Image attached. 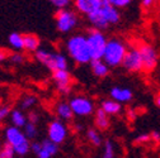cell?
Returning a JSON list of instances; mask_svg holds the SVG:
<instances>
[{"label":"cell","mask_w":160,"mask_h":158,"mask_svg":"<svg viewBox=\"0 0 160 158\" xmlns=\"http://www.w3.org/2000/svg\"><path fill=\"white\" fill-rule=\"evenodd\" d=\"M89 22L95 27V29L101 30L106 29L109 24H116L119 22L121 15H119L118 9L113 8L109 3V0H103L102 7L90 15H88Z\"/></svg>","instance_id":"cell-1"},{"label":"cell","mask_w":160,"mask_h":158,"mask_svg":"<svg viewBox=\"0 0 160 158\" xmlns=\"http://www.w3.org/2000/svg\"><path fill=\"white\" fill-rule=\"evenodd\" d=\"M66 49L72 61L79 65H85L92 61L87 38L84 35H72L66 42Z\"/></svg>","instance_id":"cell-2"},{"label":"cell","mask_w":160,"mask_h":158,"mask_svg":"<svg viewBox=\"0 0 160 158\" xmlns=\"http://www.w3.org/2000/svg\"><path fill=\"white\" fill-rule=\"evenodd\" d=\"M126 52H127V47L122 41L116 38L109 39V41H107V44L102 56V61L108 67H117L119 65H122Z\"/></svg>","instance_id":"cell-3"},{"label":"cell","mask_w":160,"mask_h":158,"mask_svg":"<svg viewBox=\"0 0 160 158\" xmlns=\"http://www.w3.org/2000/svg\"><path fill=\"white\" fill-rule=\"evenodd\" d=\"M5 144H8L14 153L19 156H24L28 153V151H31V143L23 130L13 125L5 129Z\"/></svg>","instance_id":"cell-4"},{"label":"cell","mask_w":160,"mask_h":158,"mask_svg":"<svg viewBox=\"0 0 160 158\" xmlns=\"http://www.w3.org/2000/svg\"><path fill=\"white\" fill-rule=\"evenodd\" d=\"M87 38V43L89 47V52H90V57L92 61L93 60H102V56L107 44V38L106 35L98 29H92L89 30Z\"/></svg>","instance_id":"cell-5"},{"label":"cell","mask_w":160,"mask_h":158,"mask_svg":"<svg viewBox=\"0 0 160 158\" xmlns=\"http://www.w3.org/2000/svg\"><path fill=\"white\" fill-rule=\"evenodd\" d=\"M78 23V16L74 12L69 9L57 10L56 13V27L60 32L68 33L70 32Z\"/></svg>","instance_id":"cell-6"},{"label":"cell","mask_w":160,"mask_h":158,"mask_svg":"<svg viewBox=\"0 0 160 158\" xmlns=\"http://www.w3.org/2000/svg\"><path fill=\"white\" fill-rule=\"evenodd\" d=\"M69 105L72 114L78 116H88L94 111L93 101L85 96H74L70 100Z\"/></svg>","instance_id":"cell-7"},{"label":"cell","mask_w":160,"mask_h":158,"mask_svg":"<svg viewBox=\"0 0 160 158\" xmlns=\"http://www.w3.org/2000/svg\"><path fill=\"white\" fill-rule=\"evenodd\" d=\"M140 56H141V61H142V71L150 72L152 71L156 65H158V53L155 48L150 44L141 43L137 47Z\"/></svg>","instance_id":"cell-8"},{"label":"cell","mask_w":160,"mask_h":158,"mask_svg":"<svg viewBox=\"0 0 160 158\" xmlns=\"http://www.w3.org/2000/svg\"><path fill=\"white\" fill-rule=\"evenodd\" d=\"M48 141L58 146L68 137V127L61 120H53L48 124Z\"/></svg>","instance_id":"cell-9"},{"label":"cell","mask_w":160,"mask_h":158,"mask_svg":"<svg viewBox=\"0 0 160 158\" xmlns=\"http://www.w3.org/2000/svg\"><path fill=\"white\" fill-rule=\"evenodd\" d=\"M122 66L130 72H141L142 71V61H141V56H140L137 47L127 49L126 56L122 61Z\"/></svg>","instance_id":"cell-10"},{"label":"cell","mask_w":160,"mask_h":158,"mask_svg":"<svg viewBox=\"0 0 160 158\" xmlns=\"http://www.w3.org/2000/svg\"><path fill=\"white\" fill-rule=\"evenodd\" d=\"M53 81L56 85V89L61 94H69L70 92V86H71V75L68 70H60L55 71L53 75Z\"/></svg>","instance_id":"cell-11"},{"label":"cell","mask_w":160,"mask_h":158,"mask_svg":"<svg viewBox=\"0 0 160 158\" xmlns=\"http://www.w3.org/2000/svg\"><path fill=\"white\" fill-rule=\"evenodd\" d=\"M103 0H76L74 3L75 8L85 15H90L102 7Z\"/></svg>","instance_id":"cell-12"},{"label":"cell","mask_w":160,"mask_h":158,"mask_svg":"<svg viewBox=\"0 0 160 158\" xmlns=\"http://www.w3.org/2000/svg\"><path fill=\"white\" fill-rule=\"evenodd\" d=\"M46 66L50 70H52V72L60 71V70H68V58L62 53H53V52H51L50 60H48Z\"/></svg>","instance_id":"cell-13"},{"label":"cell","mask_w":160,"mask_h":158,"mask_svg":"<svg viewBox=\"0 0 160 158\" xmlns=\"http://www.w3.org/2000/svg\"><path fill=\"white\" fill-rule=\"evenodd\" d=\"M111 97L112 100L117 101V103H128L132 100V91L127 87H119V86H114L111 90Z\"/></svg>","instance_id":"cell-14"},{"label":"cell","mask_w":160,"mask_h":158,"mask_svg":"<svg viewBox=\"0 0 160 158\" xmlns=\"http://www.w3.org/2000/svg\"><path fill=\"white\" fill-rule=\"evenodd\" d=\"M57 151H58V146H56L55 143L46 139V141L41 142V148H39V151L36 156H37V158H51L57 153Z\"/></svg>","instance_id":"cell-15"},{"label":"cell","mask_w":160,"mask_h":158,"mask_svg":"<svg viewBox=\"0 0 160 158\" xmlns=\"http://www.w3.org/2000/svg\"><path fill=\"white\" fill-rule=\"evenodd\" d=\"M39 46H41V41H39L37 35L34 34L23 35V49L28 52H36L37 49H39Z\"/></svg>","instance_id":"cell-16"},{"label":"cell","mask_w":160,"mask_h":158,"mask_svg":"<svg viewBox=\"0 0 160 158\" xmlns=\"http://www.w3.org/2000/svg\"><path fill=\"white\" fill-rule=\"evenodd\" d=\"M111 125L109 122V116L102 110V109H97L95 111V127L99 130H107Z\"/></svg>","instance_id":"cell-17"},{"label":"cell","mask_w":160,"mask_h":158,"mask_svg":"<svg viewBox=\"0 0 160 158\" xmlns=\"http://www.w3.org/2000/svg\"><path fill=\"white\" fill-rule=\"evenodd\" d=\"M90 67L93 73L97 77H106L109 73V67L102 60H93L90 61Z\"/></svg>","instance_id":"cell-18"},{"label":"cell","mask_w":160,"mask_h":158,"mask_svg":"<svg viewBox=\"0 0 160 158\" xmlns=\"http://www.w3.org/2000/svg\"><path fill=\"white\" fill-rule=\"evenodd\" d=\"M55 110H56L57 116L61 120H70V119H72V116H74V114H72V111L70 109L69 103H65V101L58 103L56 105V109Z\"/></svg>","instance_id":"cell-19"},{"label":"cell","mask_w":160,"mask_h":158,"mask_svg":"<svg viewBox=\"0 0 160 158\" xmlns=\"http://www.w3.org/2000/svg\"><path fill=\"white\" fill-rule=\"evenodd\" d=\"M10 120L13 123V127L19 128V129L24 128V125L28 122L27 120V116L21 110H13V111H10Z\"/></svg>","instance_id":"cell-20"},{"label":"cell","mask_w":160,"mask_h":158,"mask_svg":"<svg viewBox=\"0 0 160 158\" xmlns=\"http://www.w3.org/2000/svg\"><path fill=\"white\" fill-rule=\"evenodd\" d=\"M101 109L109 116V115H116L118 113H121L122 106H121V104L114 101V100H104L102 103V108Z\"/></svg>","instance_id":"cell-21"},{"label":"cell","mask_w":160,"mask_h":158,"mask_svg":"<svg viewBox=\"0 0 160 158\" xmlns=\"http://www.w3.org/2000/svg\"><path fill=\"white\" fill-rule=\"evenodd\" d=\"M9 44L15 51L23 49V35L19 33H12L9 35Z\"/></svg>","instance_id":"cell-22"},{"label":"cell","mask_w":160,"mask_h":158,"mask_svg":"<svg viewBox=\"0 0 160 158\" xmlns=\"http://www.w3.org/2000/svg\"><path fill=\"white\" fill-rule=\"evenodd\" d=\"M87 138L89 139V142L95 147H99L102 144V137H101V134H99V132L97 129H89L87 132Z\"/></svg>","instance_id":"cell-23"},{"label":"cell","mask_w":160,"mask_h":158,"mask_svg":"<svg viewBox=\"0 0 160 158\" xmlns=\"http://www.w3.org/2000/svg\"><path fill=\"white\" fill-rule=\"evenodd\" d=\"M36 104H37V97L34 95H26L21 100V106L22 109H26V110L33 108Z\"/></svg>","instance_id":"cell-24"},{"label":"cell","mask_w":160,"mask_h":158,"mask_svg":"<svg viewBox=\"0 0 160 158\" xmlns=\"http://www.w3.org/2000/svg\"><path fill=\"white\" fill-rule=\"evenodd\" d=\"M23 133H24V135L27 137L28 141H29V139H33V138H36V135H37V127H36V124H32V123H28V122H27V124L24 125Z\"/></svg>","instance_id":"cell-25"},{"label":"cell","mask_w":160,"mask_h":158,"mask_svg":"<svg viewBox=\"0 0 160 158\" xmlns=\"http://www.w3.org/2000/svg\"><path fill=\"white\" fill-rule=\"evenodd\" d=\"M102 158H116L114 156V146L111 141H107L104 143V152H103V156Z\"/></svg>","instance_id":"cell-26"},{"label":"cell","mask_w":160,"mask_h":158,"mask_svg":"<svg viewBox=\"0 0 160 158\" xmlns=\"http://www.w3.org/2000/svg\"><path fill=\"white\" fill-rule=\"evenodd\" d=\"M14 151L8 146V144H3L2 149H0V158H14Z\"/></svg>","instance_id":"cell-27"},{"label":"cell","mask_w":160,"mask_h":158,"mask_svg":"<svg viewBox=\"0 0 160 158\" xmlns=\"http://www.w3.org/2000/svg\"><path fill=\"white\" fill-rule=\"evenodd\" d=\"M109 3L113 8L118 9V8H125L127 5L131 4V0H109Z\"/></svg>","instance_id":"cell-28"},{"label":"cell","mask_w":160,"mask_h":158,"mask_svg":"<svg viewBox=\"0 0 160 158\" xmlns=\"http://www.w3.org/2000/svg\"><path fill=\"white\" fill-rule=\"evenodd\" d=\"M52 4L55 8H57V10H62L70 5V2L69 0H52Z\"/></svg>","instance_id":"cell-29"},{"label":"cell","mask_w":160,"mask_h":158,"mask_svg":"<svg viewBox=\"0 0 160 158\" xmlns=\"http://www.w3.org/2000/svg\"><path fill=\"white\" fill-rule=\"evenodd\" d=\"M9 114H10V108L8 105L0 106V123H2L4 119H7Z\"/></svg>","instance_id":"cell-30"},{"label":"cell","mask_w":160,"mask_h":158,"mask_svg":"<svg viewBox=\"0 0 160 158\" xmlns=\"http://www.w3.org/2000/svg\"><path fill=\"white\" fill-rule=\"evenodd\" d=\"M135 141H136V143H145V142H149V141H150V134L142 133V134L137 135Z\"/></svg>","instance_id":"cell-31"},{"label":"cell","mask_w":160,"mask_h":158,"mask_svg":"<svg viewBox=\"0 0 160 158\" xmlns=\"http://www.w3.org/2000/svg\"><path fill=\"white\" fill-rule=\"evenodd\" d=\"M24 60V57L21 54V53H14L10 56V61L14 62V63H22Z\"/></svg>","instance_id":"cell-32"},{"label":"cell","mask_w":160,"mask_h":158,"mask_svg":"<svg viewBox=\"0 0 160 158\" xmlns=\"http://www.w3.org/2000/svg\"><path fill=\"white\" fill-rule=\"evenodd\" d=\"M27 120H28V123L37 124V122H38V114L34 113V111L29 113V114H28V118H27Z\"/></svg>","instance_id":"cell-33"},{"label":"cell","mask_w":160,"mask_h":158,"mask_svg":"<svg viewBox=\"0 0 160 158\" xmlns=\"http://www.w3.org/2000/svg\"><path fill=\"white\" fill-rule=\"evenodd\" d=\"M150 139H152V141H155V142H160V133L156 132V130H154V132L150 134Z\"/></svg>","instance_id":"cell-34"},{"label":"cell","mask_w":160,"mask_h":158,"mask_svg":"<svg viewBox=\"0 0 160 158\" xmlns=\"http://www.w3.org/2000/svg\"><path fill=\"white\" fill-rule=\"evenodd\" d=\"M152 4H154L152 0H142V3H141V5H142L144 8H150Z\"/></svg>","instance_id":"cell-35"},{"label":"cell","mask_w":160,"mask_h":158,"mask_svg":"<svg viewBox=\"0 0 160 158\" xmlns=\"http://www.w3.org/2000/svg\"><path fill=\"white\" fill-rule=\"evenodd\" d=\"M5 58H7V52H5L4 49H2V48H0V62H2V61H4Z\"/></svg>","instance_id":"cell-36"},{"label":"cell","mask_w":160,"mask_h":158,"mask_svg":"<svg viewBox=\"0 0 160 158\" xmlns=\"http://www.w3.org/2000/svg\"><path fill=\"white\" fill-rule=\"evenodd\" d=\"M128 116H131V118H135V115H133V111H132V110H128Z\"/></svg>","instance_id":"cell-37"},{"label":"cell","mask_w":160,"mask_h":158,"mask_svg":"<svg viewBox=\"0 0 160 158\" xmlns=\"http://www.w3.org/2000/svg\"><path fill=\"white\" fill-rule=\"evenodd\" d=\"M156 104H158V106L160 108V96H158V99H156Z\"/></svg>","instance_id":"cell-38"},{"label":"cell","mask_w":160,"mask_h":158,"mask_svg":"<svg viewBox=\"0 0 160 158\" xmlns=\"http://www.w3.org/2000/svg\"><path fill=\"white\" fill-rule=\"evenodd\" d=\"M2 147H3V143H2V142H0V149H2Z\"/></svg>","instance_id":"cell-39"}]
</instances>
